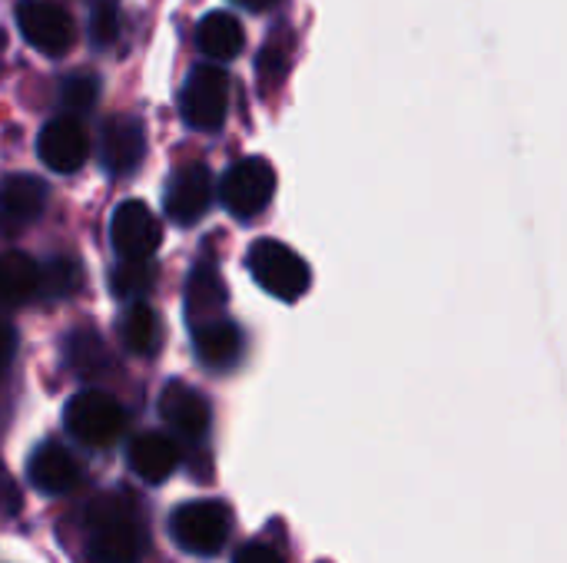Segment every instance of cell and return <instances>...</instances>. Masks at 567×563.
I'll return each instance as SVG.
<instances>
[{"label": "cell", "mask_w": 567, "mask_h": 563, "mask_svg": "<svg viewBox=\"0 0 567 563\" xmlns=\"http://www.w3.org/2000/svg\"><path fill=\"white\" fill-rule=\"evenodd\" d=\"M66 362L70 368H76L80 375H100L110 358H106V345L93 329H76L66 338Z\"/></svg>", "instance_id": "cell-22"}, {"label": "cell", "mask_w": 567, "mask_h": 563, "mask_svg": "<svg viewBox=\"0 0 567 563\" xmlns=\"http://www.w3.org/2000/svg\"><path fill=\"white\" fill-rule=\"evenodd\" d=\"M193 342H196L199 362L213 372H226L243 358V332L226 319L193 329Z\"/></svg>", "instance_id": "cell-17"}, {"label": "cell", "mask_w": 567, "mask_h": 563, "mask_svg": "<svg viewBox=\"0 0 567 563\" xmlns=\"http://www.w3.org/2000/svg\"><path fill=\"white\" fill-rule=\"evenodd\" d=\"M123 342L133 355H156V348L163 342V325H159V315L153 312V305L133 302L123 312Z\"/></svg>", "instance_id": "cell-20"}, {"label": "cell", "mask_w": 567, "mask_h": 563, "mask_svg": "<svg viewBox=\"0 0 567 563\" xmlns=\"http://www.w3.org/2000/svg\"><path fill=\"white\" fill-rule=\"evenodd\" d=\"M223 309H226V285L223 279L216 275L213 265H196L189 272V282H186V319L193 329L206 325V322H216L223 319Z\"/></svg>", "instance_id": "cell-18"}, {"label": "cell", "mask_w": 567, "mask_h": 563, "mask_svg": "<svg viewBox=\"0 0 567 563\" xmlns=\"http://www.w3.org/2000/svg\"><path fill=\"white\" fill-rule=\"evenodd\" d=\"M272 192H276V169L262 156L239 159L236 166H229V173L219 183V199L226 212L236 219L259 216L272 202Z\"/></svg>", "instance_id": "cell-6"}, {"label": "cell", "mask_w": 567, "mask_h": 563, "mask_svg": "<svg viewBox=\"0 0 567 563\" xmlns=\"http://www.w3.org/2000/svg\"><path fill=\"white\" fill-rule=\"evenodd\" d=\"M66 428L86 448H110L123 438L130 418L116 398L106 392H80L66 405Z\"/></svg>", "instance_id": "cell-5"}, {"label": "cell", "mask_w": 567, "mask_h": 563, "mask_svg": "<svg viewBox=\"0 0 567 563\" xmlns=\"http://www.w3.org/2000/svg\"><path fill=\"white\" fill-rule=\"evenodd\" d=\"M239 7H249V10H269V7H276L279 0H236Z\"/></svg>", "instance_id": "cell-30"}, {"label": "cell", "mask_w": 567, "mask_h": 563, "mask_svg": "<svg viewBox=\"0 0 567 563\" xmlns=\"http://www.w3.org/2000/svg\"><path fill=\"white\" fill-rule=\"evenodd\" d=\"M13 355H17V329L0 319V372L13 362Z\"/></svg>", "instance_id": "cell-29"}, {"label": "cell", "mask_w": 567, "mask_h": 563, "mask_svg": "<svg viewBox=\"0 0 567 563\" xmlns=\"http://www.w3.org/2000/svg\"><path fill=\"white\" fill-rule=\"evenodd\" d=\"M80 285V262L70 256H53L47 262H37V299H66Z\"/></svg>", "instance_id": "cell-21"}, {"label": "cell", "mask_w": 567, "mask_h": 563, "mask_svg": "<svg viewBox=\"0 0 567 563\" xmlns=\"http://www.w3.org/2000/svg\"><path fill=\"white\" fill-rule=\"evenodd\" d=\"M37 153H40L47 169H53V173H76L86 163V156H90L86 129L73 116H53L40 129V136H37Z\"/></svg>", "instance_id": "cell-11"}, {"label": "cell", "mask_w": 567, "mask_h": 563, "mask_svg": "<svg viewBox=\"0 0 567 563\" xmlns=\"http://www.w3.org/2000/svg\"><path fill=\"white\" fill-rule=\"evenodd\" d=\"M86 563H136L143 554V528L120 498H100L83 514Z\"/></svg>", "instance_id": "cell-1"}, {"label": "cell", "mask_w": 567, "mask_h": 563, "mask_svg": "<svg viewBox=\"0 0 567 563\" xmlns=\"http://www.w3.org/2000/svg\"><path fill=\"white\" fill-rule=\"evenodd\" d=\"M246 265H249L256 285L279 302H296L299 295L309 292V282H312L309 262L299 252H292L286 242H276V239L252 242Z\"/></svg>", "instance_id": "cell-2"}, {"label": "cell", "mask_w": 567, "mask_h": 563, "mask_svg": "<svg viewBox=\"0 0 567 563\" xmlns=\"http://www.w3.org/2000/svg\"><path fill=\"white\" fill-rule=\"evenodd\" d=\"M126 461H130V471L146 481V484H163L183 461L179 455V445L169 438V435H140L133 438L130 451H126Z\"/></svg>", "instance_id": "cell-15"}, {"label": "cell", "mask_w": 567, "mask_h": 563, "mask_svg": "<svg viewBox=\"0 0 567 563\" xmlns=\"http://www.w3.org/2000/svg\"><path fill=\"white\" fill-rule=\"evenodd\" d=\"M90 40L96 50H110L123 37V10L116 0H96L90 10Z\"/></svg>", "instance_id": "cell-24"}, {"label": "cell", "mask_w": 567, "mask_h": 563, "mask_svg": "<svg viewBox=\"0 0 567 563\" xmlns=\"http://www.w3.org/2000/svg\"><path fill=\"white\" fill-rule=\"evenodd\" d=\"M196 46L216 60V63H226V60H236L246 46V30L239 23V17H233L229 10H209L199 27H196Z\"/></svg>", "instance_id": "cell-16"}, {"label": "cell", "mask_w": 567, "mask_h": 563, "mask_svg": "<svg viewBox=\"0 0 567 563\" xmlns=\"http://www.w3.org/2000/svg\"><path fill=\"white\" fill-rule=\"evenodd\" d=\"M233 518L229 508L219 501H189L179 504L169 518V534L179 551L193 557H216L229 541Z\"/></svg>", "instance_id": "cell-3"}, {"label": "cell", "mask_w": 567, "mask_h": 563, "mask_svg": "<svg viewBox=\"0 0 567 563\" xmlns=\"http://www.w3.org/2000/svg\"><path fill=\"white\" fill-rule=\"evenodd\" d=\"M213 173L203 163H186L179 166L169 183H166V196H163V209L176 226H193L206 216L209 202H213Z\"/></svg>", "instance_id": "cell-9"}, {"label": "cell", "mask_w": 567, "mask_h": 563, "mask_svg": "<svg viewBox=\"0 0 567 563\" xmlns=\"http://www.w3.org/2000/svg\"><path fill=\"white\" fill-rule=\"evenodd\" d=\"M37 299V262L23 252L0 256V312Z\"/></svg>", "instance_id": "cell-19"}, {"label": "cell", "mask_w": 567, "mask_h": 563, "mask_svg": "<svg viewBox=\"0 0 567 563\" xmlns=\"http://www.w3.org/2000/svg\"><path fill=\"white\" fill-rule=\"evenodd\" d=\"M17 508H20L17 484H13V478L3 471V465H0V514H13Z\"/></svg>", "instance_id": "cell-28"}, {"label": "cell", "mask_w": 567, "mask_h": 563, "mask_svg": "<svg viewBox=\"0 0 567 563\" xmlns=\"http://www.w3.org/2000/svg\"><path fill=\"white\" fill-rule=\"evenodd\" d=\"M96 96H100V80L90 76V73H73L60 83V103L66 110V116H80L86 110L96 106Z\"/></svg>", "instance_id": "cell-25"}, {"label": "cell", "mask_w": 567, "mask_h": 563, "mask_svg": "<svg viewBox=\"0 0 567 563\" xmlns=\"http://www.w3.org/2000/svg\"><path fill=\"white\" fill-rule=\"evenodd\" d=\"M156 282V269L150 259H140V262H120L113 272H110V289L113 295L120 299H136L143 302L140 295H146Z\"/></svg>", "instance_id": "cell-23"}, {"label": "cell", "mask_w": 567, "mask_h": 563, "mask_svg": "<svg viewBox=\"0 0 567 563\" xmlns=\"http://www.w3.org/2000/svg\"><path fill=\"white\" fill-rule=\"evenodd\" d=\"M159 418L186 441H203L209 431V405L206 398L189 388L186 382H169L159 395Z\"/></svg>", "instance_id": "cell-13"}, {"label": "cell", "mask_w": 567, "mask_h": 563, "mask_svg": "<svg viewBox=\"0 0 567 563\" xmlns=\"http://www.w3.org/2000/svg\"><path fill=\"white\" fill-rule=\"evenodd\" d=\"M179 113L189 129L216 133L226 123L229 113V76L216 63H199L189 70L183 93H179Z\"/></svg>", "instance_id": "cell-4"}, {"label": "cell", "mask_w": 567, "mask_h": 563, "mask_svg": "<svg viewBox=\"0 0 567 563\" xmlns=\"http://www.w3.org/2000/svg\"><path fill=\"white\" fill-rule=\"evenodd\" d=\"M146 153V129L136 116H110L100 133V163L113 176H126L143 163Z\"/></svg>", "instance_id": "cell-12"}, {"label": "cell", "mask_w": 567, "mask_h": 563, "mask_svg": "<svg viewBox=\"0 0 567 563\" xmlns=\"http://www.w3.org/2000/svg\"><path fill=\"white\" fill-rule=\"evenodd\" d=\"M163 229L159 219L150 212L146 202L140 199H126L113 209L110 219V246L123 262H140V259H153V252L159 249Z\"/></svg>", "instance_id": "cell-8"}, {"label": "cell", "mask_w": 567, "mask_h": 563, "mask_svg": "<svg viewBox=\"0 0 567 563\" xmlns=\"http://www.w3.org/2000/svg\"><path fill=\"white\" fill-rule=\"evenodd\" d=\"M282 73H286V56H282V40H269L266 43V50H262V56H259V76L269 83L272 76L276 80H282Z\"/></svg>", "instance_id": "cell-26"}, {"label": "cell", "mask_w": 567, "mask_h": 563, "mask_svg": "<svg viewBox=\"0 0 567 563\" xmlns=\"http://www.w3.org/2000/svg\"><path fill=\"white\" fill-rule=\"evenodd\" d=\"M27 481L47 498H60L80 484V465L60 441H43L27 461Z\"/></svg>", "instance_id": "cell-14"}, {"label": "cell", "mask_w": 567, "mask_h": 563, "mask_svg": "<svg viewBox=\"0 0 567 563\" xmlns=\"http://www.w3.org/2000/svg\"><path fill=\"white\" fill-rule=\"evenodd\" d=\"M233 563H282V557L269 544H246L236 551Z\"/></svg>", "instance_id": "cell-27"}, {"label": "cell", "mask_w": 567, "mask_h": 563, "mask_svg": "<svg viewBox=\"0 0 567 563\" xmlns=\"http://www.w3.org/2000/svg\"><path fill=\"white\" fill-rule=\"evenodd\" d=\"M47 209V183L13 173L0 183V236H20Z\"/></svg>", "instance_id": "cell-10"}, {"label": "cell", "mask_w": 567, "mask_h": 563, "mask_svg": "<svg viewBox=\"0 0 567 563\" xmlns=\"http://www.w3.org/2000/svg\"><path fill=\"white\" fill-rule=\"evenodd\" d=\"M17 27H20L23 40L43 56H63V53H70V46L76 40V23H73L70 10L53 0H20Z\"/></svg>", "instance_id": "cell-7"}]
</instances>
